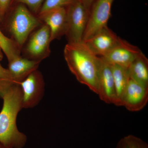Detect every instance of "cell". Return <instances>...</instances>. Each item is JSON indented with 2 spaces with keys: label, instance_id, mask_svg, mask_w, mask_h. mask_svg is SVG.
I'll return each mask as SVG.
<instances>
[{
  "label": "cell",
  "instance_id": "cell-2",
  "mask_svg": "<svg viewBox=\"0 0 148 148\" xmlns=\"http://www.w3.org/2000/svg\"><path fill=\"white\" fill-rule=\"evenodd\" d=\"M64 53L69 70L79 82L98 94L99 56L92 53L83 42L67 43Z\"/></svg>",
  "mask_w": 148,
  "mask_h": 148
},
{
  "label": "cell",
  "instance_id": "cell-23",
  "mask_svg": "<svg viewBox=\"0 0 148 148\" xmlns=\"http://www.w3.org/2000/svg\"><path fill=\"white\" fill-rule=\"evenodd\" d=\"M116 148H129L124 138H122L117 144Z\"/></svg>",
  "mask_w": 148,
  "mask_h": 148
},
{
  "label": "cell",
  "instance_id": "cell-19",
  "mask_svg": "<svg viewBox=\"0 0 148 148\" xmlns=\"http://www.w3.org/2000/svg\"><path fill=\"white\" fill-rule=\"evenodd\" d=\"M45 0H14V4L20 3L27 7L29 10L38 15Z\"/></svg>",
  "mask_w": 148,
  "mask_h": 148
},
{
  "label": "cell",
  "instance_id": "cell-14",
  "mask_svg": "<svg viewBox=\"0 0 148 148\" xmlns=\"http://www.w3.org/2000/svg\"><path fill=\"white\" fill-rule=\"evenodd\" d=\"M130 79L148 87V59L143 52L127 69Z\"/></svg>",
  "mask_w": 148,
  "mask_h": 148
},
{
  "label": "cell",
  "instance_id": "cell-10",
  "mask_svg": "<svg viewBox=\"0 0 148 148\" xmlns=\"http://www.w3.org/2000/svg\"><path fill=\"white\" fill-rule=\"evenodd\" d=\"M37 16L49 27L51 42L66 35L68 28L66 8L53 9Z\"/></svg>",
  "mask_w": 148,
  "mask_h": 148
},
{
  "label": "cell",
  "instance_id": "cell-6",
  "mask_svg": "<svg viewBox=\"0 0 148 148\" xmlns=\"http://www.w3.org/2000/svg\"><path fill=\"white\" fill-rule=\"evenodd\" d=\"M18 85L22 92V108H32L38 105L45 93V84L41 73L34 71Z\"/></svg>",
  "mask_w": 148,
  "mask_h": 148
},
{
  "label": "cell",
  "instance_id": "cell-21",
  "mask_svg": "<svg viewBox=\"0 0 148 148\" xmlns=\"http://www.w3.org/2000/svg\"><path fill=\"white\" fill-rule=\"evenodd\" d=\"M14 5V0H0V26Z\"/></svg>",
  "mask_w": 148,
  "mask_h": 148
},
{
  "label": "cell",
  "instance_id": "cell-9",
  "mask_svg": "<svg viewBox=\"0 0 148 148\" xmlns=\"http://www.w3.org/2000/svg\"><path fill=\"white\" fill-rule=\"evenodd\" d=\"M138 47L121 38L119 43L108 54L101 57L110 65H116L127 69L142 52Z\"/></svg>",
  "mask_w": 148,
  "mask_h": 148
},
{
  "label": "cell",
  "instance_id": "cell-22",
  "mask_svg": "<svg viewBox=\"0 0 148 148\" xmlns=\"http://www.w3.org/2000/svg\"><path fill=\"white\" fill-rule=\"evenodd\" d=\"M95 0H79L81 3L88 10L90 11V8L93 4V3L95 1Z\"/></svg>",
  "mask_w": 148,
  "mask_h": 148
},
{
  "label": "cell",
  "instance_id": "cell-17",
  "mask_svg": "<svg viewBox=\"0 0 148 148\" xmlns=\"http://www.w3.org/2000/svg\"><path fill=\"white\" fill-rule=\"evenodd\" d=\"M15 84L14 79L8 69L3 67L0 63V98H2L8 89Z\"/></svg>",
  "mask_w": 148,
  "mask_h": 148
},
{
  "label": "cell",
  "instance_id": "cell-1",
  "mask_svg": "<svg viewBox=\"0 0 148 148\" xmlns=\"http://www.w3.org/2000/svg\"><path fill=\"white\" fill-rule=\"evenodd\" d=\"M0 112V143L11 148H23L27 143L26 135L16 125L17 115L22 108V92L20 86L13 85L3 95Z\"/></svg>",
  "mask_w": 148,
  "mask_h": 148
},
{
  "label": "cell",
  "instance_id": "cell-3",
  "mask_svg": "<svg viewBox=\"0 0 148 148\" xmlns=\"http://www.w3.org/2000/svg\"><path fill=\"white\" fill-rule=\"evenodd\" d=\"M43 24L38 16L26 6L15 3L0 27L5 29L21 49L31 34Z\"/></svg>",
  "mask_w": 148,
  "mask_h": 148
},
{
  "label": "cell",
  "instance_id": "cell-18",
  "mask_svg": "<svg viewBox=\"0 0 148 148\" xmlns=\"http://www.w3.org/2000/svg\"><path fill=\"white\" fill-rule=\"evenodd\" d=\"M78 1V0H45L38 15L53 9L67 7Z\"/></svg>",
  "mask_w": 148,
  "mask_h": 148
},
{
  "label": "cell",
  "instance_id": "cell-11",
  "mask_svg": "<svg viewBox=\"0 0 148 148\" xmlns=\"http://www.w3.org/2000/svg\"><path fill=\"white\" fill-rule=\"evenodd\" d=\"M98 95L107 104H113L115 98L114 84L110 65L99 57L98 66Z\"/></svg>",
  "mask_w": 148,
  "mask_h": 148
},
{
  "label": "cell",
  "instance_id": "cell-15",
  "mask_svg": "<svg viewBox=\"0 0 148 148\" xmlns=\"http://www.w3.org/2000/svg\"><path fill=\"white\" fill-rule=\"evenodd\" d=\"M110 66L115 92V98L113 104L117 106H122L123 95L130 80L127 69L117 65Z\"/></svg>",
  "mask_w": 148,
  "mask_h": 148
},
{
  "label": "cell",
  "instance_id": "cell-12",
  "mask_svg": "<svg viewBox=\"0 0 148 148\" xmlns=\"http://www.w3.org/2000/svg\"><path fill=\"white\" fill-rule=\"evenodd\" d=\"M148 87L130 79L125 91L122 106L130 112L143 110L148 103Z\"/></svg>",
  "mask_w": 148,
  "mask_h": 148
},
{
  "label": "cell",
  "instance_id": "cell-5",
  "mask_svg": "<svg viewBox=\"0 0 148 148\" xmlns=\"http://www.w3.org/2000/svg\"><path fill=\"white\" fill-rule=\"evenodd\" d=\"M51 42L49 27L43 23L28 38L23 49L24 57L41 62L50 55Z\"/></svg>",
  "mask_w": 148,
  "mask_h": 148
},
{
  "label": "cell",
  "instance_id": "cell-8",
  "mask_svg": "<svg viewBox=\"0 0 148 148\" xmlns=\"http://www.w3.org/2000/svg\"><path fill=\"white\" fill-rule=\"evenodd\" d=\"M120 39L121 38L107 26L82 42L94 55L103 57L113 49Z\"/></svg>",
  "mask_w": 148,
  "mask_h": 148
},
{
  "label": "cell",
  "instance_id": "cell-24",
  "mask_svg": "<svg viewBox=\"0 0 148 148\" xmlns=\"http://www.w3.org/2000/svg\"><path fill=\"white\" fill-rule=\"evenodd\" d=\"M3 57V52L1 50V49L0 48V61L2 60Z\"/></svg>",
  "mask_w": 148,
  "mask_h": 148
},
{
  "label": "cell",
  "instance_id": "cell-4",
  "mask_svg": "<svg viewBox=\"0 0 148 148\" xmlns=\"http://www.w3.org/2000/svg\"><path fill=\"white\" fill-rule=\"evenodd\" d=\"M66 9L68 28L65 36L68 43L82 42L90 11L83 5L79 0Z\"/></svg>",
  "mask_w": 148,
  "mask_h": 148
},
{
  "label": "cell",
  "instance_id": "cell-20",
  "mask_svg": "<svg viewBox=\"0 0 148 148\" xmlns=\"http://www.w3.org/2000/svg\"><path fill=\"white\" fill-rule=\"evenodd\" d=\"M123 138L129 148H148L147 143L134 135H127Z\"/></svg>",
  "mask_w": 148,
  "mask_h": 148
},
{
  "label": "cell",
  "instance_id": "cell-16",
  "mask_svg": "<svg viewBox=\"0 0 148 148\" xmlns=\"http://www.w3.org/2000/svg\"><path fill=\"white\" fill-rule=\"evenodd\" d=\"M0 48L5 54L8 62L21 56V49L12 39L4 34L1 27Z\"/></svg>",
  "mask_w": 148,
  "mask_h": 148
},
{
  "label": "cell",
  "instance_id": "cell-13",
  "mask_svg": "<svg viewBox=\"0 0 148 148\" xmlns=\"http://www.w3.org/2000/svg\"><path fill=\"white\" fill-rule=\"evenodd\" d=\"M40 63L20 56L8 61V70L16 84H18L32 72L38 70Z\"/></svg>",
  "mask_w": 148,
  "mask_h": 148
},
{
  "label": "cell",
  "instance_id": "cell-7",
  "mask_svg": "<svg viewBox=\"0 0 148 148\" xmlns=\"http://www.w3.org/2000/svg\"><path fill=\"white\" fill-rule=\"evenodd\" d=\"M114 0H95L90 8L82 42L107 26Z\"/></svg>",
  "mask_w": 148,
  "mask_h": 148
},
{
  "label": "cell",
  "instance_id": "cell-25",
  "mask_svg": "<svg viewBox=\"0 0 148 148\" xmlns=\"http://www.w3.org/2000/svg\"><path fill=\"white\" fill-rule=\"evenodd\" d=\"M0 148H11L8 147H6L4 145H3L2 143H0Z\"/></svg>",
  "mask_w": 148,
  "mask_h": 148
}]
</instances>
